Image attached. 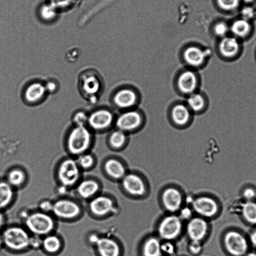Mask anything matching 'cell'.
Wrapping results in <instances>:
<instances>
[{"label": "cell", "instance_id": "1", "mask_svg": "<svg viewBox=\"0 0 256 256\" xmlns=\"http://www.w3.org/2000/svg\"><path fill=\"white\" fill-rule=\"evenodd\" d=\"M92 142V135L86 126H75L68 133L66 146L70 154L80 156L84 154L90 148Z\"/></svg>", "mask_w": 256, "mask_h": 256}, {"label": "cell", "instance_id": "2", "mask_svg": "<svg viewBox=\"0 0 256 256\" xmlns=\"http://www.w3.org/2000/svg\"><path fill=\"white\" fill-rule=\"evenodd\" d=\"M78 86L82 96L94 102L101 90L102 81L97 73L92 70H88L80 76Z\"/></svg>", "mask_w": 256, "mask_h": 256}, {"label": "cell", "instance_id": "3", "mask_svg": "<svg viewBox=\"0 0 256 256\" xmlns=\"http://www.w3.org/2000/svg\"><path fill=\"white\" fill-rule=\"evenodd\" d=\"M2 240L9 248L20 250L26 248L30 244V238L22 228L12 226L4 231Z\"/></svg>", "mask_w": 256, "mask_h": 256}, {"label": "cell", "instance_id": "4", "mask_svg": "<svg viewBox=\"0 0 256 256\" xmlns=\"http://www.w3.org/2000/svg\"><path fill=\"white\" fill-rule=\"evenodd\" d=\"M26 224L27 228L36 235H44L50 233L54 228L53 219L44 212L32 213L26 218Z\"/></svg>", "mask_w": 256, "mask_h": 256}, {"label": "cell", "instance_id": "5", "mask_svg": "<svg viewBox=\"0 0 256 256\" xmlns=\"http://www.w3.org/2000/svg\"><path fill=\"white\" fill-rule=\"evenodd\" d=\"M224 244L227 252L232 256H244L247 253L248 241L242 234L236 231L227 232L224 236Z\"/></svg>", "mask_w": 256, "mask_h": 256}, {"label": "cell", "instance_id": "6", "mask_svg": "<svg viewBox=\"0 0 256 256\" xmlns=\"http://www.w3.org/2000/svg\"><path fill=\"white\" fill-rule=\"evenodd\" d=\"M58 180L62 186H70L74 184L80 177L79 166L72 158H66L60 163L58 171Z\"/></svg>", "mask_w": 256, "mask_h": 256}, {"label": "cell", "instance_id": "7", "mask_svg": "<svg viewBox=\"0 0 256 256\" xmlns=\"http://www.w3.org/2000/svg\"><path fill=\"white\" fill-rule=\"evenodd\" d=\"M113 121L114 116L110 110L106 108H99L88 115V124L95 131H102L110 127Z\"/></svg>", "mask_w": 256, "mask_h": 256}, {"label": "cell", "instance_id": "8", "mask_svg": "<svg viewBox=\"0 0 256 256\" xmlns=\"http://www.w3.org/2000/svg\"><path fill=\"white\" fill-rule=\"evenodd\" d=\"M142 122L140 113L136 110H129L120 114L116 118V125L118 130L126 133L136 129Z\"/></svg>", "mask_w": 256, "mask_h": 256}, {"label": "cell", "instance_id": "9", "mask_svg": "<svg viewBox=\"0 0 256 256\" xmlns=\"http://www.w3.org/2000/svg\"><path fill=\"white\" fill-rule=\"evenodd\" d=\"M176 84L180 92L188 96L197 91L199 85L198 75L192 70H184L179 74Z\"/></svg>", "mask_w": 256, "mask_h": 256}, {"label": "cell", "instance_id": "10", "mask_svg": "<svg viewBox=\"0 0 256 256\" xmlns=\"http://www.w3.org/2000/svg\"><path fill=\"white\" fill-rule=\"evenodd\" d=\"M182 222L179 218L175 216L166 217L160 223L158 232L160 236L166 240L176 238L180 232Z\"/></svg>", "mask_w": 256, "mask_h": 256}, {"label": "cell", "instance_id": "11", "mask_svg": "<svg viewBox=\"0 0 256 256\" xmlns=\"http://www.w3.org/2000/svg\"><path fill=\"white\" fill-rule=\"evenodd\" d=\"M52 211L58 218H72L78 215L80 212V206L74 201L60 200L52 204Z\"/></svg>", "mask_w": 256, "mask_h": 256}, {"label": "cell", "instance_id": "12", "mask_svg": "<svg viewBox=\"0 0 256 256\" xmlns=\"http://www.w3.org/2000/svg\"><path fill=\"white\" fill-rule=\"evenodd\" d=\"M47 93L44 84L40 82H34L26 86L23 96L27 103L34 104L42 102Z\"/></svg>", "mask_w": 256, "mask_h": 256}, {"label": "cell", "instance_id": "13", "mask_svg": "<svg viewBox=\"0 0 256 256\" xmlns=\"http://www.w3.org/2000/svg\"><path fill=\"white\" fill-rule=\"evenodd\" d=\"M194 210L200 215L211 218L218 212L217 202L212 198L208 196H201L196 198L192 203Z\"/></svg>", "mask_w": 256, "mask_h": 256}, {"label": "cell", "instance_id": "14", "mask_svg": "<svg viewBox=\"0 0 256 256\" xmlns=\"http://www.w3.org/2000/svg\"><path fill=\"white\" fill-rule=\"evenodd\" d=\"M182 56L188 65L192 68H198L205 63L208 54L198 46H190L184 50Z\"/></svg>", "mask_w": 256, "mask_h": 256}, {"label": "cell", "instance_id": "15", "mask_svg": "<svg viewBox=\"0 0 256 256\" xmlns=\"http://www.w3.org/2000/svg\"><path fill=\"white\" fill-rule=\"evenodd\" d=\"M114 105L120 109H130L138 101L137 94L130 88H124L118 90L113 97Z\"/></svg>", "mask_w": 256, "mask_h": 256}, {"label": "cell", "instance_id": "16", "mask_svg": "<svg viewBox=\"0 0 256 256\" xmlns=\"http://www.w3.org/2000/svg\"><path fill=\"white\" fill-rule=\"evenodd\" d=\"M208 230V224L202 218L191 220L187 226V232L192 241L200 242L204 238Z\"/></svg>", "mask_w": 256, "mask_h": 256}, {"label": "cell", "instance_id": "17", "mask_svg": "<svg viewBox=\"0 0 256 256\" xmlns=\"http://www.w3.org/2000/svg\"><path fill=\"white\" fill-rule=\"evenodd\" d=\"M208 104L206 96L198 91L188 96L186 106L190 110L194 113H202L204 111Z\"/></svg>", "mask_w": 256, "mask_h": 256}, {"label": "cell", "instance_id": "18", "mask_svg": "<svg viewBox=\"0 0 256 256\" xmlns=\"http://www.w3.org/2000/svg\"><path fill=\"white\" fill-rule=\"evenodd\" d=\"M192 112L186 105L178 104L171 110V118L176 125L185 126L190 121Z\"/></svg>", "mask_w": 256, "mask_h": 256}, {"label": "cell", "instance_id": "19", "mask_svg": "<svg viewBox=\"0 0 256 256\" xmlns=\"http://www.w3.org/2000/svg\"><path fill=\"white\" fill-rule=\"evenodd\" d=\"M239 50V44L234 38H224L220 42L218 50L220 55L224 58L230 59L234 58Z\"/></svg>", "mask_w": 256, "mask_h": 256}, {"label": "cell", "instance_id": "20", "mask_svg": "<svg viewBox=\"0 0 256 256\" xmlns=\"http://www.w3.org/2000/svg\"><path fill=\"white\" fill-rule=\"evenodd\" d=\"M182 201V196L176 189L169 188L164 191L162 202L168 210L174 212L178 210L181 205Z\"/></svg>", "mask_w": 256, "mask_h": 256}, {"label": "cell", "instance_id": "21", "mask_svg": "<svg viewBox=\"0 0 256 256\" xmlns=\"http://www.w3.org/2000/svg\"><path fill=\"white\" fill-rule=\"evenodd\" d=\"M124 188L129 193L134 195H142L145 192V187L142 179L133 174L126 176L123 180Z\"/></svg>", "mask_w": 256, "mask_h": 256}, {"label": "cell", "instance_id": "22", "mask_svg": "<svg viewBox=\"0 0 256 256\" xmlns=\"http://www.w3.org/2000/svg\"><path fill=\"white\" fill-rule=\"evenodd\" d=\"M90 211L96 215L102 216L110 212L112 208L110 199L104 196L94 198L90 204Z\"/></svg>", "mask_w": 256, "mask_h": 256}, {"label": "cell", "instance_id": "23", "mask_svg": "<svg viewBox=\"0 0 256 256\" xmlns=\"http://www.w3.org/2000/svg\"><path fill=\"white\" fill-rule=\"evenodd\" d=\"M100 256H118L120 249L118 244L108 238H98L96 244Z\"/></svg>", "mask_w": 256, "mask_h": 256}, {"label": "cell", "instance_id": "24", "mask_svg": "<svg viewBox=\"0 0 256 256\" xmlns=\"http://www.w3.org/2000/svg\"><path fill=\"white\" fill-rule=\"evenodd\" d=\"M98 187V182L94 180H84L78 184L77 192L82 198H88L96 192Z\"/></svg>", "mask_w": 256, "mask_h": 256}, {"label": "cell", "instance_id": "25", "mask_svg": "<svg viewBox=\"0 0 256 256\" xmlns=\"http://www.w3.org/2000/svg\"><path fill=\"white\" fill-rule=\"evenodd\" d=\"M162 251L159 241L156 238H150L144 243L143 256H161Z\"/></svg>", "mask_w": 256, "mask_h": 256}, {"label": "cell", "instance_id": "26", "mask_svg": "<svg viewBox=\"0 0 256 256\" xmlns=\"http://www.w3.org/2000/svg\"><path fill=\"white\" fill-rule=\"evenodd\" d=\"M104 168L106 172L114 178H121L124 174V168L122 164L114 159L108 160L105 164Z\"/></svg>", "mask_w": 256, "mask_h": 256}, {"label": "cell", "instance_id": "27", "mask_svg": "<svg viewBox=\"0 0 256 256\" xmlns=\"http://www.w3.org/2000/svg\"><path fill=\"white\" fill-rule=\"evenodd\" d=\"M242 214L244 218L248 223L256 224V203L246 201L242 206Z\"/></svg>", "mask_w": 256, "mask_h": 256}, {"label": "cell", "instance_id": "28", "mask_svg": "<svg viewBox=\"0 0 256 256\" xmlns=\"http://www.w3.org/2000/svg\"><path fill=\"white\" fill-rule=\"evenodd\" d=\"M14 195L11 186L6 182H0V208L8 205L12 200Z\"/></svg>", "mask_w": 256, "mask_h": 256}, {"label": "cell", "instance_id": "29", "mask_svg": "<svg viewBox=\"0 0 256 256\" xmlns=\"http://www.w3.org/2000/svg\"><path fill=\"white\" fill-rule=\"evenodd\" d=\"M126 133L118 129L110 134L108 138L109 144L112 147L119 148L126 143Z\"/></svg>", "mask_w": 256, "mask_h": 256}, {"label": "cell", "instance_id": "30", "mask_svg": "<svg viewBox=\"0 0 256 256\" xmlns=\"http://www.w3.org/2000/svg\"><path fill=\"white\" fill-rule=\"evenodd\" d=\"M250 28L248 22L246 20L242 19L235 21L232 24L231 30L236 36L244 37L248 33Z\"/></svg>", "mask_w": 256, "mask_h": 256}, {"label": "cell", "instance_id": "31", "mask_svg": "<svg viewBox=\"0 0 256 256\" xmlns=\"http://www.w3.org/2000/svg\"><path fill=\"white\" fill-rule=\"evenodd\" d=\"M58 10L50 2L40 8L39 12L41 18L46 21L54 20L57 16Z\"/></svg>", "mask_w": 256, "mask_h": 256}, {"label": "cell", "instance_id": "32", "mask_svg": "<svg viewBox=\"0 0 256 256\" xmlns=\"http://www.w3.org/2000/svg\"><path fill=\"white\" fill-rule=\"evenodd\" d=\"M44 249L49 253H54L60 248L61 243L58 238L56 236L50 235L46 236L42 242Z\"/></svg>", "mask_w": 256, "mask_h": 256}, {"label": "cell", "instance_id": "33", "mask_svg": "<svg viewBox=\"0 0 256 256\" xmlns=\"http://www.w3.org/2000/svg\"><path fill=\"white\" fill-rule=\"evenodd\" d=\"M24 173L20 170L14 169L8 174V183L10 186H19L24 182Z\"/></svg>", "mask_w": 256, "mask_h": 256}, {"label": "cell", "instance_id": "34", "mask_svg": "<svg viewBox=\"0 0 256 256\" xmlns=\"http://www.w3.org/2000/svg\"><path fill=\"white\" fill-rule=\"evenodd\" d=\"M88 115L83 110L74 112L72 119L75 126H86L88 124Z\"/></svg>", "mask_w": 256, "mask_h": 256}, {"label": "cell", "instance_id": "35", "mask_svg": "<svg viewBox=\"0 0 256 256\" xmlns=\"http://www.w3.org/2000/svg\"><path fill=\"white\" fill-rule=\"evenodd\" d=\"M79 166L84 169L90 168L94 163V158L89 154H83L80 156L76 161Z\"/></svg>", "mask_w": 256, "mask_h": 256}, {"label": "cell", "instance_id": "36", "mask_svg": "<svg viewBox=\"0 0 256 256\" xmlns=\"http://www.w3.org/2000/svg\"><path fill=\"white\" fill-rule=\"evenodd\" d=\"M240 0H217L219 6L223 10H230L236 8Z\"/></svg>", "mask_w": 256, "mask_h": 256}, {"label": "cell", "instance_id": "37", "mask_svg": "<svg viewBox=\"0 0 256 256\" xmlns=\"http://www.w3.org/2000/svg\"><path fill=\"white\" fill-rule=\"evenodd\" d=\"M74 0H50V2L59 10L68 7L74 2Z\"/></svg>", "mask_w": 256, "mask_h": 256}, {"label": "cell", "instance_id": "38", "mask_svg": "<svg viewBox=\"0 0 256 256\" xmlns=\"http://www.w3.org/2000/svg\"><path fill=\"white\" fill-rule=\"evenodd\" d=\"M228 30V28L226 24L223 22L218 23L214 28L215 34L220 36H224Z\"/></svg>", "mask_w": 256, "mask_h": 256}, {"label": "cell", "instance_id": "39", "mask_svg": "<svg viewBox=\"0 0 256 256\" xmlns=\"http://www.w3.org/2000/svg\"><path fill=\"white\" fill-rule=\"evenodd\" d=\"M242 196L246 201H252L256 197V192L252 188H246L243 190Z\"/></svg>", "mask_w": 256, "mask_h": 256}, {"label": "cell", "instance_id": "40", "mask_svg": "<svg viewBox=\"0 0 256 256\" xmlns=\"http://www.w3.org/2000/svg\"><path fill=\"white\" fill-rule=\"evenodd\" d=\"M45 84L47 92H54L58 88V84L54 80L48 81Z\"/></svg>", "mask_w": 256, "mask_h": 256}, {"label": "cell", "instance_id": "41", "mask_svg": "<svg viewBox=\"0 0 256 256\" xmlns=\"http://www.w3.org/2000/svg\"><path fill=\"white\" fill-rule=\"evenodd\" d=\"M190 250L194 254H198L202 250V246L200 242L192 241L190 246Z\"/></svg>", "mask_w": 256, "mask_h": 256}, {"label": "cell", "instance_id": "42", "mask_svg": "<svg viewBox=\"0 0 256 256\" xmlns=\"http://www.w3.org/2000/svg\"><path fill=\"white\" fill-rule=\"evenodd\" d=\"M162 252H164L168 254H171L174 252V248L173 246L169 243H165L161 246Z\"/></svg>", "mask_w": 256, "mask_h": 256}, {"label": "cell", "instance_id": "43", "mask_svg": "<svg viewBox=\"0 0 256 256\" xmlns=\"http://www.w3.org/2000/svg\"><path fill=\"white\" fill-rule=\"evenodd\" d=\"M40 208L44 212H48L52 210V204L50 201L45 200L42 202L40 206Z\"/></svg>", "mask_w": 256, "mask_h": 256}, {"label": "cell", "instance_id": "44", "mask_svg": "<svg viewBox=\"0 0 256 256\" xmlns=\"http://www.w3.org/2000/svg\"><path fill=\"white\" fill-rule=\"evenodd\" d=\"M191 211L190 208H184L180 213L181 216L184 218H188L191 216Z\"/></svg>", "mask_w": 256, "mask_h": 256}, {"label": "cell", "instance_id": "45", "mask_svg": "<svg viewBox=\"0 0 256 256\" xmlns=\"http://www.w3.org/2000/svg\"><path fill=\"white\" fill-rule=\"evenodd\" d=\"M250 238L252 244L256 246V230L250 234Z\"/></svg>", "mask_w": 256, "mask_h": 256}, {"label": "cell", "instance_id": "46", "mask_svg": "<svg viewBox=\"0 0 256 256\" xmlns=\"http://www.w3.org/2000/svg\"><path fill=\"white\" fill-rule=\"evenodd\" d=\"M242 12L245 16H247V18H250L252 14V12L251 8H246L244 9Z\"/></svg>", "mask_w": 256, "mask_h": 256}, {"label": "cell", "instance_id": "47", "mask_svg": "<svg viewBox=\"0 0 256 256\" xmlns=\"http://www.w3.org/2000/svg\"><path fill=\"white\" fill-rule=\"evenodd\" d=\"M98 240V238L96 235L93 234L90 237V240L92 243L96 244Z\"/></svg>", "mask_w": 256, "mask_h": 256}, {"label": "cell", "instance_id": "48", "mask_svg": "<svg viewBox=\"0 0 256 256\" xmlns=\"http://www.w3.org/2000/svg\"><path fill=\"white\" fill-rule=\"evenodd\" d=\"M244 256H256V252H247Z\"/></svg>", "mask_w": 256, "mask_h": 256}, {"label": "cell", "instance_id": "49", "mask_svg": "<svg viewBox=\"0 0 256 256\" xmlns=\"http://www.w3.org/2000/svg\"><path fill=\"white\" fill-rule=\"evenodd\" d=\"M3 220H4L3 216H2V214L1 213H0V228L1 227V226L2 224Z\"/></svg>", "mask_w": 256, "mask_h": 256}, {"label": "cell", "instance_id": "50", "mask_svg": "<svg viewBox=\"0 0 256 256\" xmlns=\"http://www.w3.org/2000/svg\"><path fill=\"white\" fill-rule=\"evenodd\" d=\"M3 242L2 238L0 236V246H1L2 242Z\"/></svg>", "mask_w": 256, "mask_h": 256}, {"label": "cell", "instance_id": "51", "mask_svg": "<svg viewBox=\"0 0 256 256\" xmlns=\"http://www.w3.org/2000/svg\"><path fill=\"white\" fill-rule=\"evenodd\" d=\"M245 2H252L254 0H242Z\"/></svg>", "mask_w": 256, "mask_h": 256}]
</instances>
